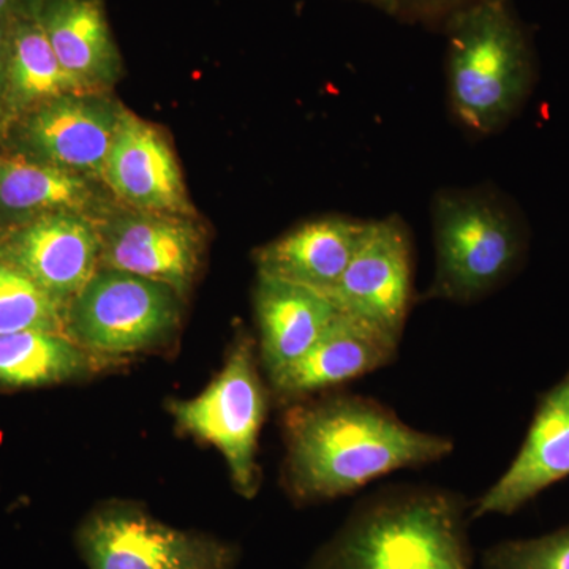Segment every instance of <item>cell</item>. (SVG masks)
<instances>
[{
	"instance_id": "cell-1",
	"label": "cell",
	"mask_w": 569,
	"mask_h": 569,
	"mask_svg": "<svg viewBox=\"0 0 569 569\" xmlns=\"http://www.w3.org/2000/svg\"><path fill=\"white\" fill-rule=\"evenodd\" d=\"M282 430V486L299 507L353 496L455 451L452 438L407 425L373 397L340 389L287 406Z\"/></svg>"
},
{
	"instance_id": "cell-2",
	"label": "cell",
	"mask_w": 569,
	"mask_h": 569,
	"mask_svg": "<svg viewBox=\"0 0 569 569\" xmlns=\"http://www.w3.org/2000/svg\"><path fill=\"white\" fill-rule=\"evenodd\" d=\"M471 501L430 485H388L355 505L307 569H475Z\"/></svg>"
},
{
	"instance_id": "cell-3",
	"label": "cell",
	"mask_w": 569,
	"mask_h": 569,
	"mask_svg": "<svg viewBox=\"0 0 569 569\" xmlns=\"http://www.w3.org/2000/svg\"><path fill=\"white\" fill-rule=\"evenodd\" d=\"M535 61L508 0H475L448 21V92L470 132L496 133L529 99Z\"/></svg>"
},
{
	"instance_id": "cell-4",
	"label": "cell",
	"mask_w": 569,
	"mask_h": 569,
	"mask_svg": "<svg viewBox=\"0 0 569 569\" xmlns=\"http://www.w3.org/2000/svg\"><path fill=\"white\" fill-rule=\"evenodd\" d=\"M436 274L426 299L473 305L518 274L529 230L490 190H445L432 203Z\"/></svg>"
},
{
	"instance_id": "cell-5",
	"label": "cell",
	"mask_w": 569,
	"mask_h": 569,
	"mask_svg": "<svg viewBox=\"0 0 569 569\" xmlns=\"http://www.w3.org/2000/svg\"><path fill=\"white\" fill-rule=\"evenodd\" d=\"M261 370L257 342L241 329L211 383L192 399L168 403L179 429L219 449L236 492L249 500L261 486L258 438L271 397Z\"/></svg>"
},
{
	"instance_id": "cell-6",
	"label": "cell",
	"mask_w": 569,
	"mask_h": 569,
	"mask_svg": "<svg viewBox=\"0 0 569 569\" xmlns=\"http://www.w3.org/2000/svg\"><path fill=\"white\" fill-rule=\"evenodd\" d=\"M183 301L170 284L100 268L67 306L63 332L104 361L146 353L173 340Z\"/></svg>"
},
{
	"instance_id": "cell-7",
	"label": "cell",
	"mask_w": 569,
	"mask_h": 569,
	"mask_svg": "<svg viewBox=\"0 0 569 569\" xmlns=\"http://www.w3.org/2000/svg\"><path fill=\"white\" fill-rule=\"evenodd\" d=\"M89 569H236L239 549L201 531L157 519L134 501L93 508L74 533Z\"/></svg>"
},
{
	"instance_id": "cell-8",
	"label": "cell",
	"mask_w": 569,
	"mask_h": 569,
	"mask_svg": "<svg viewBox=\"0 0 569 569\" xmlns=\"http://www.w3.org/2000/svg\"><path fill=\"white\" fill-rule=\"evenodd\" d=\"M415 254L400 217L367 222L361 244L329 291L340 312L361 318L402 342L413 305Z\"/></svg>"
},
{
	"instance_id": "cell-9",
	"label": "cell",
	"mask_w": 569,
	"mask_h": 569,
	"mask_svg": "<svg viewBox=\"0 0 569 569\" xmlns=\"http://www.w3.org/2000/svg\"><path fill=\"white\" fill-rule=\"evenodd\" d=\"M100 268L118 269L170 284L183 299L203 261L206 236L194 217L126 208L96 217Z\"/></svg>"
},
{
	"instance_id": "cell-10",
	"label": "cell",
	"mask_w": 569,
	"mask_h": 569,
	"mask_svg": "<svg viewBox=\"0 0 569 569\" xmlns=\"http://www.w3.org/2000/svg\"><path fill=\"white\" fill-rule=\"evenodd\" d=\"M123 107L107 92H73L26 112V156L100 181Z\"/></svg>"
},
{
	"instance_id": "cell-11",
	"label": "cell",
	"mask_w": 569,
	"mask_h": 569,
	"mask_svg": "<svg viewBox=\"0 0 569 569\" xmlns=\"http://www.w3.org/2000/svg\"><path fill=\"white\" fill-rule=\"evenodd\" d=\"M569 478V369L538 397L527 436L505 473L471 501V519L512 516Z\"/></svg>"
},
{
	"instance_id": "cell-12",
	"label": "cell",
	"mask_w": 569,
	"mask_h": 569,
	"mask_svg": "<svg viewBox=\"0 0 569 569\" xmlns=\"http://www.w3.org/2000/svg\"><path fill=\"white\" fill-rule=\"evenodd\" d=\"M400 340L361 318L337 313L317 342L293 365L268 378L284 407L336 391L396 361Z\"/></svg>"
},
{
	"instance_id": "cell-13",
	"label": "cell",
	"mask_w": 569,
	"mask_h": 569,
	"mask_svg": "<svg viewBox=\"0 0 569 569\" xmlns=\"http://www.w3.org/2000/svg\"><path fill=\"white\" fill-rule=\"evenodd\" d=\"M100 181L126 208L194 217L178 157L162 130L123 108Z\"/></svg>"
},
{
	"instance_id": "cell-14",
	"label": "cell",
	"mask_w": 569,
	"mask_h": 569,
	"mask_svg": "<svg viewBox=\"0 0 569 569\" xmlns=\"http://www.w3.org/2000/svg\"><path fill=\"white\" fill-rule=\"evenodd\" d=\"M0 250L67 309L100 269L96 220L78 212L31 217Z\"/></svg>"
},
{
	"instance_id": "cell-15",
	"label": "cell",
	"mask_w": 569,
	"mask_h": 569,
	"mask_svg": "<svg viewBox=\"0 0 569 569\" xmlns=\"http://www.w3.org/2000/svg\"><path fill=\"white\" fill-rule=\"evenodd\" d=\"M367 222L326 216L287 231L254 252L258 274L328 295L361 244Z\"/></svg>"
},
{
	"instance_id": "cell-16",
	"label": "cell",
	"mask_w": 569,
	"mask_h": 569,
	"mask_svg": "<svg viewBox=\"0 0 569 569\" xmlns=\"http://www.w3.org/2000/svg\"><path fill=\"white\" fill-rule=\"evenodd\" d=\"M258 358L266 378L293 365L340 312L328 295L258 274L253 293Z\"/></svg>"
},
{
	"instance_id": "cell-17",
	"label": "cell",
	"mask_w": 569,
	"mask_h": 569,
	"mask_svg": "<svg viewBox=\"0 0 569 569\" xmlns=\"http://www.w3.org/2000/svg\"><path fill=\"white\" fill-rule=\"evenodd\" d=\"M41 26L63 69L86 92H107L122 61L102 0H39Z\"/></svg>"
},
{
	"instance_id": "cell-18",
	"label": "cell",
	"mask_w": 569,
	"mask_h": 569,
	"mask_svg": "<svg viewBox=\"0 0 569 569\" xmlns=\"http://www.w3.org/2000/svg\"><path fill=\"white\" fill-rule=\"evenodd\" d=\"M73 92L86 91L59 62L37 14V6L11 17L7 54V112L26 114L40 104Z\"/></svg>"
},
{
	"instance_id": "cell-19",
	"label": "cell",
	"mask_w": 569,
	"mask_h": 569,
	"mask_svg": "<svg viewBox=\"0 0 569 569\" xmlns=\"http://www.w3.org/2000/svg\"><path fill=\"white\" fill-rule=\"evenodd\" d=\"M93 179L29 156H0V208L7 212H78L99 217Z\"/></svg>"
},
{
	"instance_id": "cell-20",
	"label": "cell",
	"mask_w": 569,
	"mask_h": 569,
	"mask_svg": "<svg viewBox=\"0 0 569 569\" xmlns=\"http://www.w3.org/2000/svg\"><path fill=\"white\" fill-rule=\"evenodd\" d=\"M110 365L74 343L66 332L0 335V387L41 388L82 380Z\"/></svg>"
},
{
	"instance_id": "cell-21",
	"label": "cell",
	"mask_w": 569,
	"mask_h": 569,
	"mask_svg": "<svg viewBox=\"0 0 569 569\" xmlns=\"http://www.w3.org/2000/svg\"><path fill=\"white\" fill-rule=\"evenodd\" d=\"M66 309L0 250V335L63 332Z\"/></svg>"
},
{
	"instance_id": "cell-22",
	"label": "cell",
	"mask_w": 569,
	"mask_h": 569,
	"mask_svg": "<svg viewBox=\"0 0 569 569\" xmlns=\"http://www.w3.org/2000/svg\"><path fill=\"white\" fill-rule=\"evenodd\" d=\"M481 569H569V523L541 537L490 546L482 553Z\"/></svg>"
},
{
	"instance_id": "cell-23",
	"label": "cell",
	"mask_w": 569,
	"mask_h": 569,
	"mask_svg": "<svg viewBox=\"0 0 569 569\" xmlns=\"http://www.w3.org/2000/svg\"><path fill=\"white\" fill-rule=\"evenodd\" d=\"M10 18H0V119L7 114V54H9Z\"/></svg>"
},
{
	"instance_id": "cell-24",
	"label": "cell",
	"mask_w": 569,
	"mask_h": 569,
	"mask_svg": "<svg viewBox=\"0 0 569 569\" xmlns=\"http://www.w3.org/2000/svg\"><path fill=\"white\" fill-rule=\"evenodd\" d=\"M39 0H0V18H11L14 14L32 10Z\"/></svg>"
},
{
	"instance_id": "cell-25",
	"label": "cell",
	"mask_w": 569,
	"mask_h": 569,
	"mask_svg": "<svg viewBox=\"0 0 569 569\" xmlns=\"http://www.w3.org/2000/svg\"><path fill=\"white\" fill-rule=\"evenodd\" d=\"M365 2L372 3V6L389 11V13H396L400 9V0H365Z\"/></svg>"
},
{
	"instance_id": "cell-26",
	"label": "cell",
	"mask_w": 569,
	"mask_h": 569,
	"mask_svg": "<svg viewBox=\"0 0 569 569\" xmlns=\"http://www.w3.org/2000/svg\"><path fill=\"white\" fill-rule=\"evenodd\" d=\"M411 2L418 3V6L421 7H430V9H433V7L445 6V3L452 2V0H411ZM400 6H402V0H400Z\"/></svg>"
}]
</instances>
